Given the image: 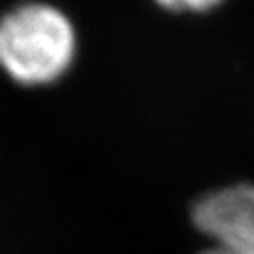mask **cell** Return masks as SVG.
Masks as SVG:
<instances>
[{"label":"cell","instance_id":"7a4b0ae2","mask_svg":"<svg viewBox=\"0 0 254 254\" xmlns=\"http://www.w3.org/2000/svg\"><path fill=\"white\" fill-rule=\"evenodd\" d=\"M193 222L218 248L254 254V187L235 185L201 197L193 205Z\"/></svg>","mask_w":254,"mask_h":254},{"label":"cell","instance_id":"277c9868","mask_svg":"<svg viewBox=\"0 0 254 254\" xmlns=\"http://www.w3.org/2000/svg\"><path fill=\"white\" fill-rule=\"evenodd\" d=\"M201 254H237V252H231V250H225V248H212V250H208V252H201Z\"/></svg>","mask_w":254,"mask_h":254},{"label":"cell","instance_id":"6da1fadb","mask_svg":"<svg viewBox=\"0 0 254 254\" xmlns=\"http://www.w3.org/2000/svg\"><path fill=\"white\" fill-rule=\"evenodd\" d=\"M76 30L49 2H23L0 17V68L19 85H51L72 66Z\"/></svg>","mask_w":254,"mask_h":254},{"label":"cell","instance_id":"3957f363","mask_svg":"<svg viewBox=\"0 0 254 254\" xmlns=\"http://www.w3.org/2000/svg\"><path fill=\"white\" fill-rule=\"evenodd\" d=\"M155 2L172 13H205L218 6L222 0H155Z\"/></svg>","mask_w":254,"mask_h":254}]
</instances>
